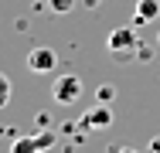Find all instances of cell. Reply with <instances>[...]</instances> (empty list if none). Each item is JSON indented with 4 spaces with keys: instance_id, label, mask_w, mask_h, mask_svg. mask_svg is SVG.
I'll return each mask as SVG.
<instances>
[{
    "instance_id": "6da1fadb",
    "label": "cell",
    "mask_w": 160,
    "mask_h": 153,
    "mask_svg": "<svg viewBox=\"0 0 160 153\" xmlns=\"http://www.w3.org/2000/svg\"><path fill=\"white\" fill-rule=\"evenodd\" d=\"M106 48H109V55H116L119 61H129L136 51H140V37H136L133 27H116V31H109Z\"/></svg>"
},
{
    "instance_id": "7a4b0ae2",
    "label": "cell",
    "mask_w": 160,
    "mask_h": 153,
    "mask_svg": "<svg viewBox=\"0 0 160 153\" xmlns=\"http://www.w3.org/2000/svg\"><path fill=\"white\" fill-rule=\"evenodd\" d=\"M55 146V129H41L34 136H17L10 143V153H44Z\"/></svg>"
},
{
    "instance_id": "3957f363",
    "label": "cell",
    "mask_w": 160,
    "mask_h": 153,
    "mask_svg": "<svg viewBox=\"0 0 160 153\" xmlns=\"http://www.w3.org/2000/svg\"><path fill=\"white\" fill-rule=\"evenodd\" d=\"M51 95H55L58 106L78 102V99H82V78H78V75H58L55 85H51Z\"/></svg>"
},
{
    "instance_id": "277c9868",
    "label": "cell",
    "mask_w": 160,
    "mask_h": 153,
    "mask_svg": "<svg viewBox=\"0 0 160 153\" xmlns=\"http://www.w3.org/2000/svg\"><path fill=\"white\" fill-rule=\"evenodd\" d=\"M55 68H58V51L55 48H34V51H28V72L48 75Z\"/></svg>"
},
{
    "instance_id": "5b68a950",
    "label": "cell",
    "mask_w": 160,
    "mask_h": 153,
    "mask_svg": "<svg viewBox=\"0 0 160 153\" xmlns=\"http://www.w3.org/2000/svg\"><path fill=\"white\" fill-rule=\"evenodd\" d=\"M85 129H106V126H112V109L106 106V102H99L96 109H89V116L82 119Z\"/></svg>"
},
{
    "instance_id": "8992f818",
    "label": "cell",
    "mask_w": 160,
    "mask_h": 153,
    "mask_svg": "<svg viewBox=\"0 0 160 153\" xmlns=\"http://www.w3.org/2000/svg\"><path fill=\"white\" fill-rule=\"evenodd\" d=\"M160 14V0H136V10H133V24H147Z\"/></svg>"
},
{
    "instance_id": "52a82bcc",
    "label": "cell",
    "mask_w": 160,
    "mask_h": 153,
    "mask_svg": "<svg viewBox=\"0 0 160 153\" xmlns=\"http://www.w3.org/2000/svg\"><path fill=\"white\" fill-rule=\"evenodd\" d=\"M10 92H14V85H10V78L0 72V109H7V102H10Z\"/></svg>"
},
{
    "instance_id": "ba28073f",
    "label": "cell",
    "mask_w": 160,
    "mask_h": 153,
    "mask_svg": "<svg viewBox=\"0 0 160 153\" xmlns=\"http://www.w3.org/2000/svg\"><path fill=\"white\" fill-rule=\"evenodd\" d=\"M96 99H99V102H112V99H116V85H112V82L99 85V89H96Z\"/></svg>"
},
{
    "instance_id": "9c48e42d",
    "label": "cell",
    "mask_w": 160,
    "mask_h": 153,
    "mask_svg": "<svg viewBox=\"0 0 160 153\" xmlns=\"http://www.w3.org/2000/svg\"><path fill=\"white\" fill-rule=\"evenodd\" d=\"M48 7H51L55 14H68V10L75 7V0H48Z\"/></svg>"
},
{
    "instance_id": "30bf717a",
    "label": "cell",
    "mask_w": 160,
    "mask_h": 153,
    "mask_svg": "<svg viewBox=\"0 0 160 153\" xmlns=\"http://www.w3.org/2000/svg\"><path fill=\"white\" fill-rule=\"evenodd\" d=\"M150 153H160V136H153V140H150Z\"/></svg>"
},
{
    "instance_id": "8fae6325",
    "label": "cell",
    "mask_w": 160,
    "mask_h": 153,
    "mask_svg": "<svg viewBox=\"0 0 160 153\" xmlns=\"http://www.w3.org/2000/svg\"><path fill=\"white\" fill-rule=\"evenodd\" d=\"M109 153H136V150H129V146H112Z\"/></svg>"
},
{
    "instance_id": "7c38bea8",
    "label": "cell",
    "mask_w": 160,
    "mask_h": 153,
    "mask_svg": "<svg viewBox=\"0 0 160 153\" xmlns=\"http://www.w3.org/2000/svg\"><path fill=\"white\" fill-rule=\"evenodd\" d=\"M96 3H99V0H85V7H96Z\"/></svg>"
},
{
    "instance_id": "4fadbf2b",
    "label": "cell",
    "mask_w": 160,
    "mask_h": 153,
    "mask_svg": "<svg viewBox=\"0 0 160 153\" xmlns=\"http://www.w3.org/2000/svg\"><path fill=\"white\" fill-rule=\"evenodd\" d=\"M157 41H160V34H157Z\"/></svg>"
}]
</instances>
